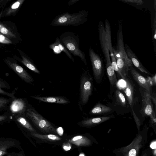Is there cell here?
I'll return each instance as SVG.
<instances>
[{"label": "cell", "mask_w": 156, "mask_h": 156, "mask_svg": "<svg viewBox=\"0 0 156 156\" xmlns=\"http://www.w3.org/2000/svg\"><path fill=\"white\" fill-rule=\"evenodd\" d=\"M79 156H84V154L83 153H81Z\"/></svg>", "instance_id": "41"}, {"label": "cell", "mask_w": 156, "mask_h": 156, "mask_svg": "<svg viewBox=\"0 0 156 156\" xmlns=\"http://www.w3.org/2000/svg\"><path fill=\"white\" fill-rule=\"evenodd\" d=\"M30 134L35 137L43 140L55 141L59 140H61V138L59 136L53 134L45 135L40 134L36 133H30Z\"/></svg>", "instance_id": "22"}, {"label": "cell", "mask_w": 156, "mask_h": 156, "mask_svg": "<svg viewBox=\"0 0 156 156\" xmlns=\"http://www.w3.org/2000/svg\"><path fill=\"white\" fill-rule=\"evenodd\" d=\"M112 111L110 107L101 103H98L92 108L89 113L92 115H101L109 113Z\"/></svg>", "instance_id": "21"}, {"label": "cell", "mask_w": 156, "mask_h": 156, "mask_svg": "<svg viewBox=\"0 0 156 156\" xmlns=\"http://www.w3.org/2000/svg\"><path fill=\"white\" fill-rule=\"evenodd\" d=\"M89 55L94 78L97 81H100L101 80L103 72V60L99 55L91 47L89 49Z\"/></svg>", "instance_id": "5"}, {"label": "cell", "mask_w": 156, "mask_h": 156, "mask_svg": "<svg viewBox=\"0 0 156 156\" xmlns=\"http://www.w3.org/2000/svg\"><path fill=\"white\" fill-rule=\"evenodd\" d=\"M12 120L11 114L7 111L3 114L0 115V125L9 122Z\"/></svg>", "instance_id": "26"}, {"label": "cell", "mask_w": 156, "mask_h": 156, "mask_svg": "<svg viewBox=\"0 0 156 156\" xmlns=\"http://www.w3.org/2000/svg\"><path fill=\"white\" fill-rule=\"evenodd\" d=\"M153 40L154 44V48L155 51V41H156V11H155L154 17V19L153 26Z\"/></svg>", "instance_id": "30"}, {"label": "cell", "mask_w": 156, "mask_h": 156, "mask_svg": "<svg viewBox=\"0 0 156 156\" xmlns=\"http://www.w3.org/2000/svg\"><path fill=\"white\" fill-rule=\"evenodd\" d=\"M121 1L127 3H132L138 5H142L144 3L142 0H122Z\"/></svg>", "instance_id": "31"}, {"label": "cell", "mask_w": 156, "mask_h": 156, "mask_svg": "<svg viewBox=\"0 0 156 156\" xmlns=\"http://www.w3.org/2000/svg\"><path fill=\"white\" fill-rule=\"evenodd\" d=\"M140 90L142 98V106L140 112L143 116L149 117L155 112L150 97L151 94L140 87Z\"/></svg>", "instance_id": "7"}, {"label": "cell", "mask_w": 156, "mask_h": 156, "mask_svg": "<svg viewBox=\"0 0 156 156\" xmlns=\"http://www.w3.org/2000/svg\"><path fill=\"white\" fill-rule=\"evenodd\" d=\"M150 126L152 127L156 134V118L155 112H154L150 116Z\"/></svg>", "instance_id": "28"}, {"label": "cell", "mask_w": 156, "mask_h": 156, "mask_svg": "<svg viewBox=\"0 0 156 156\" xmlns=\"http://www.w3.org/2000/svg\"><path fill=\"white\" fill-rule=\"evenodd\" d=\"M150 97L151 100H152L155 105L156 106V98L155 97H154L153 96H152L151 95H150Z\"/></svg>", "instance_id": "39"}, {"label": "cell", "mask_w": 156, "mask_h": 156, "mask_svg": "<svg viewBox=\"0 0 156 156\" xmlns=\"http://www.w3.org/2000/svg\"><path fill=\"white\" fill-rule=\"evenodd\" d=\"M3 89L10 90L11 88L7 82L0 77V94L6 96L13 98L16 97L15 95L17 88H15L11 92H7L4 90Z\"/></svg>", "instance_id": "20"}, {"label": "cell", "mask_w": 156, "mask_h": 156, "mask_svg": "<svg viewBox=\"0 0 156 156\" xmlns=\"http://www.w3.org/2000/svg\"><path fill=\"white\" fill-rule=\"evenodd\" d=\"M140 156H151V151L148 147H147L143 150Z\"/></svg>", "instance_id": "32"}, {"label": "cell", "mask_w": 156, "mask_h": 156, "mask_svg": "<svg viewBox=\"0 0 156 156\" xmlns=\"http://www.w3.org/2000/svg\"><path fill=\"white\" fill-rule=\"evenodd\" d=\"M20 143L18 140L10 138H0V156H10L8 150L12 148L21 149Z\"/></svg>", "instance_id": "10"}, {"label": "cell", "mask_w": 156, "mask_h": 156, "mask_svg": "<svg viewBox=\"0 0 156 156\" xmlns=\"http://www.w3.org/2000/svg\"><path fill=\"white\" fill-rule=\"evenodd\" d=\"M88 12L83 10L78 12L60 14L52 20L51 25L54 26H78L84 23L87 20Z\"/></svg>", "instance_id": "2"}, {"label": "cell", "mask_w": 156, "mask_h": 156, "mask_svg": "<svg viewBox=\"0 0 156 156\" xmlns=\"http://www.w3.org/2000/svg\"><path fill=\"white\" fill-rule=\"evenodd\" d=\"M129 70L133 78L139 85L140 87L147 90L151 94L152 86L147 79L142 76L132 66L129 67Z\"/></svg>", "instance_id": "11"}, {"label": "cell", "mask_w": 156, "mask_h": 156, "mask_svg": "<svg viewBox=\"0 0 156 156\" xmlns=\"http://www.w3.org/2000/svg\"><path fill=\"white\" fill-rule=\"evenodd\" d=\"M0 32L3 34H6L8 32V30L6 28L2 27L0 30Z\"/></svg>", "instance_id": "38"}, {"label": "cell", "mask_w": 156, "mask_h": 156, "mask_svg": "<svg viewBox=\"0 0 156 156\" xmlns=\"http://www.w3.org/2000/svg\"><path fill=\"white\" fill-rule=\"evenodd\" d=\"M20 5V2H17L12 5L11 8L13 9H16L19 7Z\"/></svg>", "instance_id": "35"}, {"label": "cell", "mask_w": 156, "mask_h": 156, "mask_svg": "<svg viewBox=\"0 0 156 156\" xmlns=\"http://www.w3.org/2000/svg\"><path fill=\"white\" fill-rule=\"evenodd\" d=\"M14 121L21 129H24L31 133H36V130L29 122L25 115H16L12 117Z\"/></svg>", "instance_id": "15"}, {"label": "cell", "mask_w": 156, "mask_h": 156, "mask_svg": "<svg viewBox=\"0 0 156 156\" xmlns=\"http://www.w3.org/2000/svg\"><path fill=\"white\" fill-rule=\"evenodd\" d=\"M56 132L57 134L59 135L62 136V135L63 133V130L62 127H59L56 130Z\"/></svg>", "instance_id": "34"}, {"label": "cell", "mask_w": 156, "mask_h": 156, "mask_svg": "<svg viewBox=\"0 0 156 156\" xmlns=\"http://www.w3.org/2000/svg\"><path fill=\"white\" fill-rule=\"evenodd\" d=\"M124 47L127 56L131 61L133 64L141 72L148 74H150V73L143 65L129 46L125 44H124Z\"/></svg>", "instance_id": "13"}, {"label": "cell", "mask_w": 156, "mask_h": 156, "mask_svg": "<svg viewBox=\"0 0 156 156\" xmlns=\"http://www.w3.org/2000/svg\"><path fill=\"white\" fill-rule=\"evenodd\" d=\"M80 0H70L68 3V5H72L76 3Z\"/></svg>", "instance_id": "37"}, {"label": "cell", "mask_w": 156, "mask_h": 156, "mask_svg": "<svg viewBox=\"0 0 156 156\" xmlns=\"http://www.w3.org/2000/svg\"><path fill=\"white\" fill-rule=\"evenodd\" d=\"M10 66L17 75L27 83L32 84L34 80L32 76L21 66L14 63H9Z\"/></svg>", "instance_id": "14"}, {"label": "cell", "mask_w": 156, "mask_h": 156, "mask_svg": "<svg viewBox=\"0 0 156 156\" xmlns=\"http://www.w3.org/2000/svg\"><path fill=\"white\" fill-rule=\"evenodd\" d=\"M23 62L27 67L31 70L36 73L38 74L40 73V71L37 68L36 66L27 59L24 58Z\"/></svg>", "instance_id": "27"}, {"label": "cell", "mask_w": 156, "mask_h": 156, "mask_svg": "<svg viewBox=\"0 0 156 156\" xmlns=\"http://www.w3.org/2000/svg\"><path fill=\"white\" fill-rule=\"evenodd\" d=\"M114 57L116 59L117 66L122 75L125 78L128 75L130 66L121 57H120L115 48H113Z\"/></svg>", "instance_id": "17"}, {"label": "cell", "mask_w": 156, "mask_h": 156, "mask_svg": "<svg viewBox=\"0 0 156 156\" xmlns=\"http://www.w3.org/2000/svg\"><path fill=\"white\" fill-rule=\"evenodd\" d=\"M54 43L57 46L61 52L63 51L64 52L67 56L71 59L73 62H74V59L73 58L71 54L61 42L58 37H57L55 38V41Z\"/></svg>", "instance_id": "23"}, {"label": "cell", "mask_w": 156, "mask_h": 156, "mask_svg": "<svg viewBox=\"0 0 156 156\" xmlns=\"http://www.w3.org/2000/svg\"><path fill=\"white\" fill-rule=\"evenodd\" d=\"M116 47L115 50L121 57L130 66H133V64L127 56L126 52L124 43L122 31V22H119L118 30L117 33Z\"/></svg>", "instance_id": "9"}, {"label": "cell", "mask_w": 156, "mask_h": 156, "mask_svg": "<svg viewBox=\"0 0 156 156\" xmlns=\"http://www.w3.org/2000/svg\"><path fill=\"white\" fill-rule=\"evenodd\" d=\"M115 94L117 103L121 106L125 107L126 106V102L124 95L119 89L116 90Z\"/></svg>", "instance_id": "24"}, {"label": "cell", "mask_w": 156, "mask_h": 156, "mask_svg": "<svg viewBox=\"0 0 156 156\" xmlns=\"http://www.w3.org/2000/svg\"><path fill=\"white\" fill-rule=\"evenodd\" d=\"M131 109L132 110V112L133 116L134 118V121L136 125V126L137 129V130L138 132L140 130V127L142 123L139 118L136 115L133 109V108H132Z\"/></svg>", "instance_id": "29"}, {"label": "cell", "mask_w": 156, "mask_h": 156, "mask_svg": "<svg viewBox=\"0 0 156 156\" xmlns=\"http://www.w3.org/2000/svg\"><path fill=\"white\" fill-rule=\"evenodd\" d=\"M13 98L0 97V112L6 110Z\"/></svg>", "instance_id": "25"}, {"label": "cell", "mask_w": 156, "mask_h": 156, "mask_svg": "<svg viewBox=\"0 0 156 156\" xmlns=\"http://www.w3.org/2000/svg\"><path fill=\"white\" fill-rule=\"evenodd\" d=\"M80 99L83 105L86 104L92 94L93 84L91 79L88 76L82 77L80 83Z\"/></svg>", "instance_id": "8"}, {"label": "cell", "mask_w": 156, "mask_h": 156, "mask_svg": "<svg viewBox=\"0 0 156 156\" xmlns=\"http://www.w3.org/2000/svg\"><path fill=\"white\" fill-rule=\"evenodd\" d=\"M5 40V37L2 35H0V42H3Z\"/></svg>", "instance_id": "40"}, {"label": "cell", "mask_w": 156, "mask_h": 156, "mask_svg": "<svg viewBox=\"0 0 156 156\" xmlns=\"http://www.w3.org/2000/svg\"><path fill=\"white\" fill-rule=\"evenodd\" d=\"M25 116L42 132L45 133L57 134L56 130L51 123L34 108L29 106L27 109Z\"/></svg>", "instance_id": "4"}, {"label": "cell", "mask_w": 156, "mask_h": 156, "mask_svg": "<svg viewBox=\"0 0 156 156\" xmlns=\"http://www.w3.org/2000/svg\"><path fill=\"white\" fill-rule=\"evenodd\" d=\"M62 44L70 53L80 58L85 65L87 64L84 52L80 49L79 39L77 36L71 32H66L58 37Z\"/></svg>", "instance_id": "3"}, {"label": "cell", "mask_w": 156, "mask_h": 156, "mask_svg": "<svg viewBox=\"0 0 156 156\" xmlns=\"http://www.w3.org/2000/svg\"><path fill=\"white\" fill-rule=\"evenodd\" d=\"M71 148V145L69 144L67 145H66L63 146V148L66 151L69 150Z\"/></svg>", "instance_id": "36"}, {"label": "cell", "mask_w": 156, "mask_h": 156, "mask_svg": "<svg viewBox=\"0 0 156 156\" xmlns=\"http://www.w3.org/2000/svg\"><path fill=\"white\" fill-rule=\"evenodd\" d=\"M30 97L38 101L48 103L59 104H66L69 102L66 98L61 97H44L37 96H30Z\"/></svg>", "instance_id": "19"}, {"label": "cell", "mask_w": 156, "mask_h": 156, "mask_svg": "<svg viewBox=\"0 0 156 156\" xmlns=\"http://www.w3.org/2000/svg\"><path fill=\"white\" fill-rule=\"evenodd\" d=\"M124 80L126 82V86L124 88L125 93L128 103L132 108L135 101L134 85L131 80L128 77H126Z\"/></svg>", "instance_id": "12"}, {"label": "cell", "mask_w": 156, "mask_h": 156, "mask_svg": "<svg viewBox=\"0 0 156 156\" xmlns=\"http://www.w3.org/2000/svg\"><path fill=\"white\" fill-rule=\"evenodd\" d=\"M69 142L78 146H89L93 143L98 144L97 141L94 138L90 139L86 136H77L73 137Z\"/></svg>", "instance_id": "18"}, {"label": "cell", "mask_w": 156, "mask_h": 156, "mask_svg": "<svg viewBox=\"0 0 156 156\" xmlns=\"http://www.w3.org/2000/svg\"><path fill=\"white\" fill-rule=\"evenodd\" d=\"M149 81L150 84L152 86L154 85H156V75L155 74L154 75V76L151 78H149L148 79H147Z\"/></svg>", "instance_id": "33"}, {"label": "cell", "mask_w": 156, "mask_h": 156, "mask_svg": "<svg viewBox=\"0 0 156 156\" xmlns=\"http://www.w3.org/2000/svg\"><path fill=\"white\" fill-rule=\"evenodd\" d=\"M114 117L113 115L109 116L90 118L81 122V124L87 127H93L106 122Z\"/></svg>", "instance_id": "16"}, {"label": "cell", "mask_w": 156, "mask_h": 156, "mask_svg": "<svg viewBox=\"0 0 156 156\" xmlns=\"http://www.w3.org/2000/svg\"><path fill=\"white\" fill-rule=\"evenodd\" d=\"M29 106L25 98H13L6 111L11 115L12 117L16 115H25L26 111Z\"/></svg>", "instance_id": "6"}, {"label": "cell", "mask_w": 156, "mask_h": 156, "mask_svg": "<svg viewBox=\"0 0 156 156\" xmlns=\"http://www.w3.org/2000/svg\"><path fill=\"white\" fill-rule=\"evenodd\" d=\"M148 128L145 125L138 132L135 137L128 145L112 150L116 156H139L140 152L147 141Z\"/></svg>", "instance_id": "1"}]
</instances>
